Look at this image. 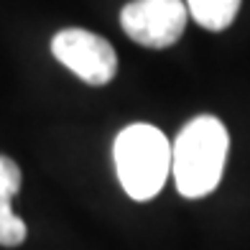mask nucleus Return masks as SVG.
<instances>
[{"instance_id":"obj_1","label":"nucleus","mask_w":250,"mask_h":250,"mask_svg":"<svg viewBox=\"0 0 250 250\" xmlns=\"http://www.w3.org/2000/svg\"><path fill=\"white\" fill-rule=\"evenodd\" d=\"M230 135L225 123L212 115H199L181 128L171 146V174L179 194L187 199L207 197L220 184Z\"/></svg>"},{"instance_id":"obj_2","label":"nucleus","mask_w":250,"mask_h":250,"mask_svg":"<svg viewBox=\"0 0 250 250\" xmlns=\"http://www.w3.org/2000/svg\"><path fill=\"white\" fill-rule=\"evenodd\" d=\"M112 156L125 194L135 202L153 199L171 174V143L148 123H135L120 130Z\"/></svg>"},{"instance_id":"obj_3","label":"nucleus","mask_w":250,"mask_h":250,"mask_svg":"<svg viewBox=\"0 0 250 250\" xmlns=\"http://www.w3.org/2000/svg\"><path fill=\"white\" fill-rule=\"evenodd\" d=\"M189 10L181 0H133L120 10V26L128 39L146 49L174 46L187 28Z\"/></svg>"},{"instance_id":"obj_4","label":"nucleus","mask_w":250,"mask_h":250,"mask_svg":"<svg viewBox=\"0 0 250 250\" xmlns=\"http://www.w3.org/2000/svg\"><path fill=\"white\" fill-rule=\"evenodd\" d=\"M51 54L82 82L102 87L118 74V54L110 41L84 28H64L51 39Z\"/></svg>"},{"instance_id":"obj_5","label":"nucleus","mask_w":250,"mask_h":250,"mask_svg":"<svg viewBox=\"0 0 250 250\" xmlns=\"http://www.w3.org/2000/svg\"><path fill=\"white\" fill-rule=\"evenodd\" d=\"M243 0H187L189 16L207 31H225L235 21Z\"/></svg>"},{"instance_id":"obj_6","label":"nucleus","mask_w":250,"mask_h":250,"mask_svg":"<svg viewBox=\"0 0 250 250\" xmlns=\"http://www.w3.org/2000/svg\"><path fill=\"white\" fill-rule=\"evenodd\" d=\"M26 240V222L10 209V202H0V245L16 248Z\"/></svg>"},{"instance_id":"obj_7","label":"nucleus","mask_w":250,"mask_h":250,"mask_svg":"<svg viewBox=\"0 0 250 250\" xmlns=\"http://www.w3.org/2000/svg\"><path fill=\"white\" fill-rule=\"evenodd\" d=\"M21 189V168L13 158L0 156V202H10Z\"/></svg>"}]
</instances>
